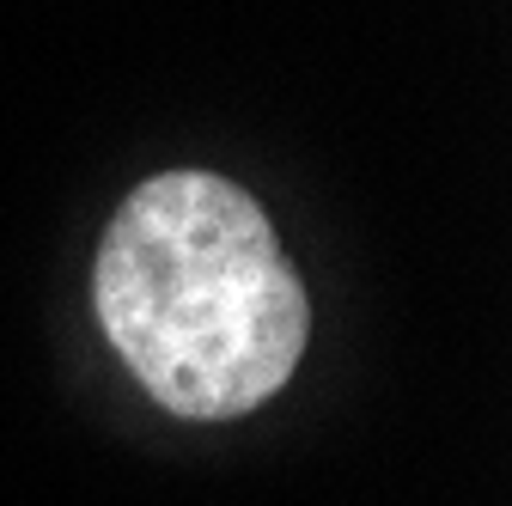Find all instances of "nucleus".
Instances as JSON below:
<instances>
[{
	"mask_svg": "<svg viewBox=\"0 0 512 506\" xmlns=\"http://www.w3.org/2000/svg\"><path fill=\"white\" fill-rule=\"evenodd\" d=\"M98 318L128 372L189 421L269 403L311 336V305L238 183L165 171L128 196L98 244Z\"/></svg>",
	"mask_w": 512,
	"mask_h": 506,
	"instance_id": "obj_1",
	"label": "nucleus"
}]
</instances>
